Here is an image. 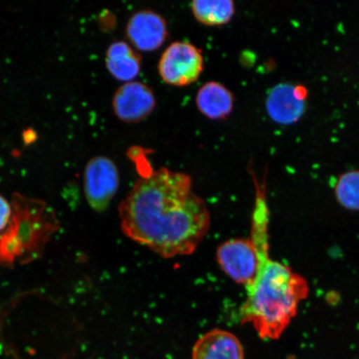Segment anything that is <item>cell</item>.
<instances>
[{"label":"cell","instance_id":"8992f818","mask_svg":"<svg viewBox=\"0 0 359 359\" xmlns=\"http://www.w3.org/2000/svg\"><path fill=\"white\" fill-rule=\"evenodd\" d=\"M217 260L222 271L237 284L248 286L257 276L259 255L250 237L223 242L218 246Z\"/></svg>","mask_w":359,"mask_h":359},{"label":"cell","instance_id":"5b68a950","mask_svg":"<svg viewBox=\"0 0 359 359\" xmlns=\"http://www.w3.org/2000/svg\"><path fill=\"white\" fill-rule=\"evenodd\" d=\"M119 183L118 169L109 157L96 156L88 161L83 174L84 193L95 212H103L109 208Z\"/></svg>","mask_w":359,"mask_h":359},{"label":"cell","instance_id":"52a82bcc","mask_svg":"<svg viewBox=\"0 0 359 359\" xmlns=\"http://www.w3.org/2000/svg\"><path fill=\"white\" fill-rule=\"evenodd\" d=\"M156 105L154 91L147 84L138 81L123 83L112 98L114 114L127 123L142 122L152 114Z\"/></svg>","mask_w":359,"mask_h":359},{"label":"cell","instance_id":"3957f363","mask_svg":"<svg viewBox=\"0 0 359 359\" xmlns=\"http://www.w3.org/2000/svg\"><path fill=\"white\" fill-rule=\"evenodd\" d=\"M12 215L0 233V264L13 267L41 257L45 246L60 227L53 210L44 201L13 196Z\"/></svg>","mask_w":359,"mask_h":359},{"label":"cell","instance_id":"7c38bea8","mask_svg":"<svg viewBox=\"0 0 359 359\" xmlns=\"http://www.w3.org/2000/svg\"><path fill=\"white\" fill-rule=\"evenodd\" d=\"M106 66L116 80L132 82L142 70V57L129 43L115 41L107 48Z\"/></svg>","mask_w":359,"mask_h":359},{"label":"cell","instance_id":"8fae6325","mask_svg":"<svg viewBox=\"0 0 359 359\" xmlns=\"http://www.w3.org/2000/svg\"><path fill=\"white\" fill-rule=\"evenodd\" d=\"M196 105L202 115L212 120L230 116L235 106V96L224 85L210 81L202 85L196 96Z\"/></svg>","mask_w":359,"mask_h":359},{"label":"cell","instance_id":"9a60e30c","mask_svg":"<svg viewBox=\"0 0 359 359\" xmlns=\"http://www.w3.org/2000/svg\"><path fill=\"white\" fill-rule=\"evenodd\" d=\"M12 215L11 202L0 195V233L6 230Z\"/></svg>","mask_w":359,"mask_h":359},{"label":"cell","instance_id":"6da1fadb","mask_svg":"<svg viewBox=\"0 0 359 359\" xmlns=\"http://www.w3.org/2000/svg\"><path fill=\"white\" fill-rule=\"evenodd\" d=\"M118 213L126 236L165 259L194 253L210 227L209 209L193 192L189 175L165 168L140 177Z\"/></svg>","mask_w":359,"mask_h":359},{"label":"cell","instance_id":"277c9868","mask_svg":"<svg viewBox=\"0 0 359 359\" xmlns=\"http://www.w3.org/2000/svg\"><path fill=\"white\" fill-rule=\"evenodd\" d=\"M157 69L164 83L170 86L186 87L195 83L203 72V55L194 44L174 42L165 49Z\"/></svg>","mask_w":359,"mask_h":359},{"label":"cell","instance_id":"7a4b0ae2","mask_svg":"<svg viewBox=\"0 0 359 359\" xmlns=\"http://www.w3.org/2000/svg\"><path fill=\"white\" fill-rule=\"evenodd\" d=\"M255 200L250 238L258 251L255 280L245 287L241 309L242 324H251L260 339H279L309 294V283L290 266L269 257V212L264 184L254 177Z\"/></svg>","mask_w":359,"mask_h":359},{"label":"cell","instance_id":"4fadbf2b","mask_svg":"<svg viewBox=\"0 0 359 359\" xmlns=\"http://www.w3.org/2000/svg\"><path fill=\"white\" fill-rule=\"evenodd\" d=\"M191 8L201 24L215 27L228 24L235 15V3L231 0H195Z\"/></svg>","mask_w":359,"mask_h":359},{"label":"cell","instance_id":"30bf717a","mask_svg":"<svg viewBox=\"0 0 359 359\" xmlns=\"http://www.w3.org/2000/svg\"><path fill=\"white\" fill-rule=\"evenodd\" d=\"M191 359H245V350L231 332L214 329L196 341Z\"/></svg>","mask_w":359,"mask_h":359},{"label":"cell","instance_id":"5bb4252c","mask_svg":"<svg viewBox=\"0 0 359 359\" xmlns=\"http://www.w3.org/2000/svg\"><path fill=\"white\" fill-rule=\"evenodd\" d=\"M334 196L342 208L359 212V170L340 175L335 182Z\"/></svg>","mask_w":359,"mask_h":359},{"label":"cell","instance_id":"ba28073f","mask_svg":"<svg viewBox=\"0 0 359 359\" xmlns=\"http://www.w3.org/2000/svg\"><path fill=\"white\" fill-rule=\"evenodd\" d=\"M126 36L136 50L155 51L168 39V24L163 16L154 11H137L128 21Z\"/></svg>","mask_w":359,"mask_h":359},{"label":"cell","instance_id":"9c48e42d","mask_svg":"<svg viewBox=\"0 0 359 359\" xmlns=\"http://www.w3.org/2000/svg\"><path fill=\"white\" fill-rule=\"evenodd\" d=\"M308 92L302 85L280 83L268 93L266 102L267 114L273 122L281 125L297 123L306 109Z\"/></svg>","mask_w":359,"mask_h":359}]
</instances>
